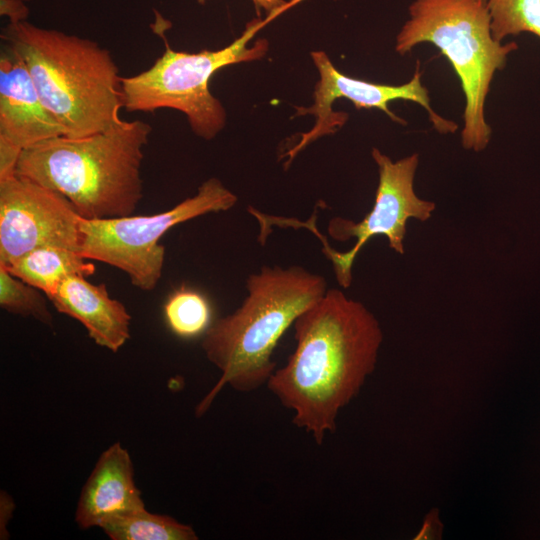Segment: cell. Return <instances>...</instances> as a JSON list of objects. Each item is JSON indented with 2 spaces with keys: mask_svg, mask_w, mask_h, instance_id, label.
<instances>
[{
  "mask_svg": "<svg viewBox=\"0 0 540 540\" xmlns=\"http://www.w3.org/2000/svg\"><path fill=\"white\" fill-rule=\"evenodd\" d=\"M293 326L295 349L266 385L293 424L321 445L374 371L383 332L363 303L339 289H328Z\"/></svg>",
  "mask_w": 540,
  "mask_h": 540,
  "instance_id": "cell-1",
  "label": "cell"
},
{
  "mask_svg": "<svg viewBox=\"0 0 540 540\" xmlns=\"http://www.w3.org/2000/svg\"><path fill=\"white\" fill-rule=\"evenodd\" d=\"M246 290L242 304L204 333L202 349L220 377L196 406L197 417L225 386L248 393L267 384L276 369L273 353L279 340L328 288L323 276L304 267L275 265L249 275Z\"/></svg>",
  "mask_w": 540,
  "mask_h": 540,
  "instance_id": "cell-2",
  "label": "cell"
},
{
  "mask_svg": "<svg viewBox=\"0 0 540 540\" xmlns=\"http://www.w3.org/2000/svg\"><path fill=\"white\" fill-rule=\"evenodd\" d=\"M151 131L145 121L121 119L85 137L44 140L21 152L16 175L62 194L83 219L132 215L143 197Z\"/></svg>",
  "mask_w": 540,
  "mask_h": 540,
  "instance_id": "cell-3",
  "label": "cell"
},
{
  "mask_svg": "<svg viewBox=\"0 0 540 540\" xmlns=\"http://www.w3.org/2000/svg\"><path fill=\"white\" fill-rule=\"evenodd\" d=\"M2 37L25 62L66 137H85L121 120L122 76L108 49L28 20L9 23Z\"/></svg>",
  "mask_w": 540,
  "mask_h": 540,
  "instance_id": "cell-4",
  "label": "cell"
},
{
  "mask_svg": "<svg viewBox=\"0 0 540 540\" xmlns=\"http://www.w3.org/2000/svg\"><path fill=\"white\" fill-rule=\"evenodd\" d=\"M409 16L396 37V52L404 55L431 43L447 58L464 94L462 146L483 151L491 137L485 118L491 82L518 45L494 39L488 0H414Z\"/></svg>",
  "mask_w": 540,
  "mask_h": 540,
  "instance_id": "cell-5",
  "label": "cell"
},
{
  "mask_svg": "<svg viewBox=\"0 0 540 540\" xmlns=\"http://www.w3.org/2000/svg\"><path fill=\"white\" fill-rule=\"evenodd\" d=\"M265 24L251 20L240 37L218 50L196 53L172 49L164 37V28L157 33L165 42V50L148 69L122 77V103L128 112H154L168 108L182 112L197 136L212 140L226 123V112L209 90L211 77L220 69L241 62L262 58L268 51L265 39L248 43Z\"/></svg>",
  "mask_w": 540,
  "mask_h": 540,
  "instance_id": "cell-6",
  "label": "cell"
},
{
  "mask_svg": "<svg viewBox=\"0 0 540 540\" xmlns=\"http://www.w3.org/2000/svg\"><path fill=\"white\" fill-rule=\"evenodd\" d=\"M237 196L217 178L204 181L192 197L153 215L80 219L79 253L88 260L111 265L127 274L133 286L156 288L164 267L160 239L174 226L193 218L231 209Z\"/></svg>",
  "mask_w": 540,
  "mask_h": 540,
  "instance_id": "cell-7",
  "label": "cell"
},
{
  "mask_svg": "<svg viewBox=\"0 0 540 540\" xmlns=\"http://www.w3.org/2000/svg\"><path fill=\"white\" fill-rule=\"evenodd\" d=\"M371 154L379 172V182L371 211L359 222L334 217L328 224V234L334 240L344 242L351 238L356 239L351 249L346 252L334 250L317 229L314 216L307 222L295 218L289 220L290 227H304L321 240L323 253L331 261L336 280L343 288L350 287L355 258L371 238L383 235L387 238L390 248L404 254L403 241L407 221L410 218L427 221L436 208L433 201L421 199L415 193L414 178L419 163L417 153L397 161H392L377 148H373Z\"/></svg>",
  "mask_w": 540,
  "mask_h": 540,
  "instance_id": "cell-8",
  "label": "cell"
},
{
  "mask_svg": "<svg viewBox=\"0 0 540 540\" xmlns=\"http://www.w3.org/2000/svg\"><path fill=\"white\" fill-rule=\"evenodd\" d=\"M311 57L319 72L314 103L310 107H297L296 116L312 114L316 121L312 129L303 133L299 141L284 154V157H287L286 166L310 143L337 132L345 124L348 115L332 109L333 103L339 98L351 101L357 109H379L402 125H405L406 121L389 109V103L398 100L411 101L426 110L431 124L439 133H454L458 129L455 122L441 117L433 110L429 92L421 81L419 62L410 81L402 85H388L356 79L339 72L323 51H314Z\"/></svg>",
  "mask_w": 540,
  "mask_h": 540,
  "instance_id": "cell-9",
  "label": "cell"
},
{
  "mask_svg": "<svg viewBox=\"0 0 540 540\" xmlns=\"http://www.w3.org/2000/svg\"><path fill=\"white\" fill-rule=\"evenodd\" d=\"M81 217L62 194L27 178L0 180V265L39 247H80Z\"/></svg>",
  "mask_w": 540,
  "mask_h": 540,
  "instance_id": "cell-10",
  "label": "cell"
},
{
  "mask_svg": "<svg viewBox=\"0 0 540 540\" xmlns=\"http://www.w3.org/2000/svg\"><path fill=\"white\" fill-rule=\"evenodd\" d=\"M65 136L44 105L21 56L8 44L0 54V137L21 150Z\"/></svg>",
  "mask_w": 540,
  "mask_h": 540,
  "instance_id": "cell-11",
  "label": "cell"
},
{
  "mask_svg": "<svg viewBox=\"0 0 540 540\" xmlns=\"http://www.w3.org/2000/svg\"><path fill=\"white\" fill-rule=\"evenodd\" d=\"M145 507L134 481L133 464L120 442L99 456L77 502L75 522L81 529L101 528L108 521Z\"/></svg>",
  "mask_w": 540,
  "mask_h": 540,
  "instance_id": "cell-12",
  "label": "cell"
},
{
  "mask_svg": "<svg viewBox=\"0 0 540 540\" xmlns=\"http://www.w3.org/2000/svg\"><path fill=\"white\" fill-rule=\"evenodd\" d=\"M86 278L68 277L50 301L58 312L78 320L98 346L117 352L130 338L131 316L124 304L110 297L105 284Z\"/></svg>",
  "mask_w": 540,
  "mask_h": 540,
  "instance_id": "cell-13",
  "label": "cell"
},
{
  "mask_svg": "<svg viewBox=\"0 0 540 540\" xmlns=\"http://www.w3.org/2000/svg\"><path fill=\"white\" fill-rule=\"evenodd\" d=\"M5 268L42 291L49 300L68 277H88L95 272L94 263L77 251L62 247L33 249Z\"/></svg>",
  "mask_w": 540,
  "mask_h": 540,
  "instance_id": "cell-14",
  "label": "cell"
},
{
  "mask_svg": "<svg viewBox=\"0 0 540 540\" xmlns=\"http://www.w3.org/2000/svg\"><path fill=\"white\" fill-rule=\"evenodd\" d=\"M101 529L112 540H197L194 529L176 519L154 514L145 507L118 516Z\"/></svg>",
  "mask_w": 540,
  "mask_h": 540,
  "instance_id": "cell-15",
  "label": "cell"
},
{
  "mask_svg": "<svg viewBox=\"0 0 540 540\" xmlns=\"http://www.w3.org/2000/svg\"><path fill=\"white\" fill-rule=\"evenodd\" d=\"M164 317L178 337L190 339L204 334L211 325V307L200 292L182 287L170 294L164 304Z\"/></svg>",
  "mask_w": 540,
  "mask_h": 540,
  "instance_id": "cell-16",
  "label": "cell"
},
{
  "mask_svg": "<svg viewBox=\"0 0 540 540\" xmlns=\"http://www.w3.org/2000/svg\"><path fill=\"white\" fill-rule=\"evenodd\" d=\"M488 9L497 41L523 32L540 38V0H488Z\"/></svg>",
  "mask_w": 540,
  "mask_h": 540,
  "instance_id": "cell-17",
  "label": "cell"
},
{
  "mask_svg": "<svg viewBox=\"0 0 540 540\" xmlns=\"http://www.w3.org/2000/svg\"><path fill=\"white\" fill-rule=\"evenodd\" d=\"M41 292L10 273L4 266H0L1 308L12 314L33 317L52 326L53 317Z\"/></svg>",
  "mask_w": 540,
  "mask_h": 540,
  "instance_id": "cell-18",
  "label": "cell"
},
{
  "mask_svg": "<svg viewBox=\"0 0 540 540\" xmlns=\"http://www.w3.org/2000/svg\"><path fill=\"white\" fill-rule=\"evenodd\" d=\"M21 150L8 140L0 137V180L16 174Z\"/></svg>",
  "mask_w": 540,
  "mask_h": 540,
  "instance_id": "cell-19",
  "label": "cell"
},
{
  "mask_svg": "<svg viewBox=\"0 0 540 540\" xmlns=\"http://www.w3.org/2000/svg\"><path fill=\"white\" fill-rule=\"evenodd\" d=\"M24 0H0V14L8 18L9 23L27 21L29 8Z\"/></svg>",
  "mask_w": 540,
  "mask_h": 540,
  "instance_id": "cell-20",
  "label": "cell"
},
{
  "mask_svg": "<svg viewBox=\"0 0 540 540\" xmlns=\"http://www.w3.org/2000/svg\"><path fill=\"white\" fill-rule=\"evenodd\" d=\"M443 530V525L439 520V511L437 509H432L424 519V523L414 537L416 540H425V539H440Z\"/></svg>",
  "mask_w": 540,
  "mask_h": 540,
  "instance_id": "cell-21",
  "label": "cell"
},
{
  "mask_svg": "<svg viewBox=\"0 0 540 540\" xmlns=\"http://www.w3.org/2000/svg\"><path fill=\"white\" fill-rule=\"evenodd\" d=\"M208 0H197L201 5ZM299 0H252L257 11H264L269 19L276 17L283 12L289 5Z\"/></svg>",
  "mask_w": 540,
  "mask_h": 540,
  "instance_id": "cell-22",
  "label": "cell"
},
{
  "mask_svg": "<svg viewBox=\"0 0 540 540\" xmlns=\"http://www.w3.org/2000/svg\"><path fill=\"white\" fill-rule=\"evenodd\" d=\"M0 499H1L0 527H1V534H2L3 530H5L6 528L7 522L12 517L14 504H13L12 498L3 491L1 492Z\"/></svg>",
  "mask_w": 540,
  "mask_h": 540,
  "instance_id": "cell-23",
  "label": "cell"
},
{
  "mask_svg": "<svg viewBox=\"0 0 540 540\" xmlns=\"http://www.w3.org/2000/svg\"><path fill=\"white\" fill-rule=\"evenodd\" d=\"M24 1H26V2H27V1H31V0H24Z\"/></svg>",
  "mask_w": 540,
  "mask_h": 540,
  "instance_id": "cell-24",
  "label": "cell"
}]
</instances>
